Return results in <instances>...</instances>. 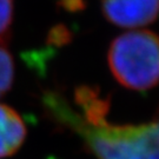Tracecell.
<instances>
[{"instance_id":"cell-4","label":"cell","mask_w":159,"mask_h":159,"mask_svg":"<svg viewBox=\"0 0 159 159\" xmlns=\"http://www.w3.org/2000/svg\"><path fill=\"white\" fill-rule=\"evenodd\" d=\"M26 137V127L19 114L0 104V159L16 153Z\"/></svg>"},{"instance_id":"cell-3","label":"cell","mask_w":159,"mask_h":159,"mask_svg":"<svg viewBox=\"0 0 159 159\" xmlns=\"http://www.w3.org/2000/svg\"><path fill=\"white\" fill-rule=\"evenodd\" d=\"M102 16L121 29H145L159 16V0H100Z\"/></svg>"},{"instance_id":"cell-5","label":"cell","mask_w":159,"mask_h":159,"mask_svg":"<svg viewBox=\"0 0 159 159\" xmlns=\"http://www.w3.org/2000/svg\"><path fill=\"white\" fill-rule=\"evenodd\" d=\"M14 79V61L4 43H0V97L11 89Z\"/></svg>"},{"instance_id":"cell-2","label":"cell","mask_w":159,"mask_h":159,"mask_svg":"<svg viewBox=\"0 0 159 159\" xmlns=\"http://www.w3.org/2000/svg\"><path fill=\"white\" fill-rule=\"evenodd\" d=\"M108 67L126 89L146 91L159 84V34L146 29L129 30L108 47Z\"/></svg>"},{"instance_id":"cell-6","label":"cell","mask_w":159,"mask_h":159,"mask_svg":"<svg viewBox=\"0 0 159 159\" xmlns=\"http://www.w3.org/2000/svg\"><path fill=\"white\" fill-rule=\"evenodd\" d=\"M14 17V0H0V43L7 40Z\"/></svg>"},{"instance_id":"cell-1","label":"cell","mask_w":159,"mask_h":159,"mask_svg":"<svg viewBox=\"0 0 159 159\" xmlns=\"http://www.w3.org/2000/svg\"><path fill=\"white\" fill-rule=\"evenodd\" d=\"M50 110L83 137L98 159H159V110L152 123L124 126L110 124L106 117L87 121L52 99Z\"/></svg>"}]
</instances>
